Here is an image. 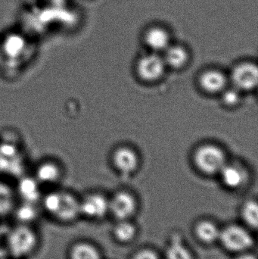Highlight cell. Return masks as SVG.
Masks as SVG:
<instances>
[{"label": "cell", "instance_id": "7", "mask_svg": "<svg viewBox=\"0 0 258 259\" xmlns=\"http://www.w3.org/2000/svg\"><path fill=\"white\" fill-rule=\"evenodd\" d=\"M15 187L17 197L20 202L39 204L42 197V187L33 175H22Z\"/></svg>", "mask_w": 258, "mask_h": 259}, {"label": "cell", "instance_id": "25", "mask_svg": "<svg viewBox=\"0 0 258 259\" xmlns=\"http://www.w3.org/2000/svg\"><path fill=\"white\" fill-rule=\"evenodd\" d=\"M235 259H257V258L254 255H251V254L242 253Z\"/></svg>", "mask_w": 258, "mask_h": 259}, {"label": "cell", "instance_id": "4", "mask_svg": "<svg viewBox=\"0 0 258 259\" xmlns=\"http://www.w3.org/2000/svg\"><path fill=\"white\" fill-rule=\"evenodd\" d=\"M197 167L205 174L220 173L227 164L226 156L221 148L214 145H205L200 147L195 153Z\"/></svg>", "mask_w": 258, "mask_h": 259}, {"label": "cell", "instance_id": "13", "mask_svg": "<svg viewBox=\"0 0 258 259\" xmlns=\"http://www.w3.org/2000/svg\"><path fill=\"white\" fill-rule=\"evenodd\" d=\"M18 202L15 187L0 181V220L11 218Z\"/></svg>", "mask_w": 258, "mask_h": 259}, {"label": "cell", "instance_id": "5", "mask_svg": "<svg viewBox=\"0 0 258 259\" xmlns=\"http://www.w3.org/2000/svg\"><path fill=\"white\" fill-rule=\"evenodd\" d=\"M219 240L226 249L237 253L245 252L254 244L251 234L239 225H229L221 231Z\"/></svg>", "mask_w": 258, "mask_h": 259}, {"label": "cell", "instance_id": "24", "mask_svg": "<svg viewBox=\"0 0 258 259\" xmlns=\"http://www.w3.org/2000/svg\"><path fill=\"white\" fill-rule=\"evenodd\" d=\"M132 259H160L159 255L151 249H142L136 252Z\"/></svg>", "mask_w": 258, "mask_h": 259}, {"label": "cell", "instance_id": "11", "mask_svg": "<svg viewBox=\"0 0 258 259\" xmlns=\"http://www.w3.org/2000/svg\"><path fill=\"white\" fill-rule=\"evenodd\" d=\"M65 258L101 259V255L94 243L86 240H75L67 246Z\"/></svg>", "mask_w": 258, "mask_h": 259}, {"label": "cell", "instance_id": "8", "mask_svg": "<svg viewBox=\"0 0 258 259\" xmlns=\"http://www.w3.org/2000/svg\"><path fill=\"white\" fill-rule=\"evenodd\" d=\"M231 80L238 91H251L257 84L258 71L254 64L244 63L236 67L231 74Z\"/></svg>", "mask_w": 258, "mask_h": 259}, {"label": "cell", "instance_id": "10", "mask_svg": "<svg viewBox=\"0 0 258 259\" xmlns=\"http://www.w3.org/2000/svg\"><path fill=\"white\" fill-rule=\"evenodd\" d=\"M165 60L156 54L143 56L138 62L137 71L139 75L145 80H157L165 71Z\"/></svg>", "mask_w": 258, "mask_h": 259}, {"label": "cell", "instance_id": "18", "mask_svg": "<svg viewBox=\"0 0 258 259\" xmlns=\"http://www.w3.org/2000/svg\"><path fill=\"white\" fill-rule=\"evenodd\" d=\"M220 174L223 182L229 188H239L245 182V173L236 166L226 164Z\"/></svg>", "mask_w": 258, "mask_h": 259}, {"label": "cell", "instance_id": "9", "mask_svg": "<svg viewBox=\"0 0 258 259\" xmlns=\"http://www.w3.org/2000/svg\"><path fill=\"white\" fill-rule=\"evenodd\" d=\"M109 211L120 221L130 219L136 209V202L133 196L121 192L117 193L109 201Z\"/></svg>", "mask_w": 258, "mask_h": 259}, {"label": "cell", "instance_id": "16", "mask_svg": "<svg viewBox=\"0 0 258 259\" xmlns=\"http://www.w3.org/2000/svg\"><path fill=\"white\" fill-rule=\"evenodd\" d=\"M200 84L203 90L209 93H218L223 91L227 84V78L218 71H209L200 77Z\"/></svg>", "mask_w": 258, "mask_h": 259}, {"label": "cell", "instance_id": "12", "mask_svg": "<svg viewBox=\"0 0 258 259\" xmlns=\"http://www.w3.org/2000/svg\"><path fill=\"white\" fill-rule=\"evenodd\" d=\"M42 214L39 204L18 201L11 218L14 223L36 225V221Z\"/></svg>", "mask_w": 258, "mask_h": 259}, {"label": "cell", "instance_id": "2", "mask_svg": "<svg viewBox=\"0 0 258 259\" xmlns=\"http://www.w3.org/2000/svg\"><path fill=\"white\" fill-rule=\"evenodd\" d=\"M42 237L36 225L14 223L3 234V247L10 259H30L40 249Z\"/></svg>", "mask_w": 258, "mask_h": 259}, {"label": "cell", "instance_id": "6", "mask_svg": "<svg viewBox=\"0 0 258 259\" xmlns=\"http://www.w3.org/2000/svg\"><path fill=\"white\" fill-rule=\"evenodd\" d=\"M81 219L98 221L109 211V201L99 193H91L80 198Z\"/></svg>", "mask_w": 258, "mask_h": 259}, {"label": "cell", "instance_id": "22", "mask_svg": "<svg viewBox=\"0 0 258 259\" xmlns=\"http://www.w3.org/2000/svg\"><path fill=\"white\" fill-rule=\"evenodd\" d=\"M242 217L247 225L257 228L258 225V207L257 202L249 201L242 207Z\"/></svg>", "mask_w": 258, "mask_h": 259}, {"label": "cell", "instance_id": "3", "mask_svg": "<svg viewBox=\"0 0 258 259\" xmlns=\"http://www.w3.org/2000/svg\"><path fill=\"white\" fill-rule=\"evenodd\" d=\"M42 187L56 188L60 186L65 177V169L57 158H45L35 166L32 174Z\"/></svg>", "mask_w": 258, "mask_h": 259}, {"label": "cell", "instance_id": "17", "mask_svg": "<svg viewBox=\"0 0 258 259\" xmlns=\"http://www.w3.org/2000/svg\"><path fill=\"white\" fill-rule=\"evenodd\" d=\"M195 234L200 241L205 244H212L219 240L221 230L214 222L204 220L195 225Z\"/></svg>", "mask_w": 258, "mask_h": 259}, {"label": "cell", "instance_id": "1", "mask_svg": "<svg viewBox=\"0 0 258 259\" xmlns=\"http://www.w3.org/2000/svg\"><path fill=\"white\" fill-rule=\"evenodd\" d=\"M39 205L43 215L61 226H71L81 219L80 197L67 189L59 187L43 192Z\"/></svg>", "mask_w": 258, "mask_h": 259}, {"label": "cell", "instance_id": "19", "mask_svg": "<svg viewBox=\"0 0 258 259\" xmlns=\"http://www.w3.org/2000/svg\"><path fill=\"white\" fill-rule=\"evenodd\" d=\"M188 55L183 47L179 46L168 47L165 50V64L174 68H181L187 61Z\"/></svg>", "mask_w": 258, "mask_h": 259}, {"label": "cell", "instance_id": "23", "mask_svg": "<svg viewBox=\"0 0 258 259\" xmlns=\"http://www.w3.org/2000/svg\"><path fill=\"white\" fill-rule=\"evenodd\" d=\"M223 100H224V103L228 106H234V105L237 104L240 100V93L236 88L228 90L224 93Z\"/></svg>", "mask_w": 258, "mask_h": 259}, {"label": "cell", "instance_id": "20", "mask_svg": "<svg viewBox=\"0 0 258 259\" xmlns=\"http://www.w3.org/2000/svg\"><path fill=\"white\" fill-rule=\"evenodd\" d=\"M167 259H193L189 249L178 237L172 239L166 249Z\"/></svg>", "mask_w": 258, "mask_h": 259}, {"label": "cell", "instance_id": "26", "mask_svg": "<svg viewBox=\"0 0 258 259\" xmlns=\"http://www.w3.org/2000/svg\"><path fill=\"white\" fill-rule=\"evenodd\" d=\"M3 62V53H2L1 47H0V66H1L2 63Z\"/></svg>", "mask_w": 258, "mask_h": 259}, {"label": "cell", "instance_id": "15", "mask_svg": "<svg viewBox=\"0 0 258 259\" xmlns=\"http://www.w3.org/2000/svg\"><path fill=\"white\" fill-rule=\"evenodd\" d=\"M145 39L147 45L156 52L165 51L169 47V34L162 27H153L148 30Z\"/></svg>", "mask_w": 258, "mask_h": 259}, {"label": "cell", "instance_id": "21", "mask_svg": "<svg viewBox=\"0 0 258 259\" xmlns=\"http://www.w3.org/2000/svg\"><path fill=\"white\" fill-rule=\"evenodd\" d=\"M136 228L127 220H122L115 227L114 236L121 243H129L136 237Z\"/></svg>", "mask_w": 258, "mask_h": 259}, {"label": "cell", "instance_id": "14", "mask_svg": "<svg viewBox=\"0 0 258 259\" xmlns=\"http://www.w3.org/2000/svg\"><path fill=\"white\" fill-rule=\"evenodd\" d=\"M114 163L123 173L130 174L137 167L138 157L132 149L121 148L114 155Z\"/></svg>", "mask_w": 258, "mask_h": 259}]
</instances>
